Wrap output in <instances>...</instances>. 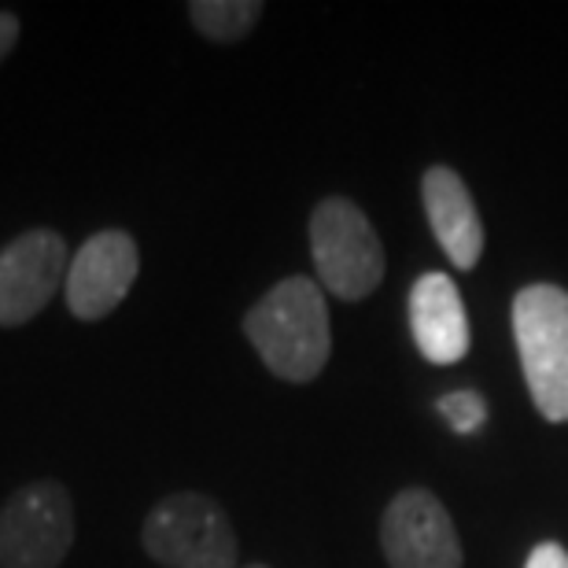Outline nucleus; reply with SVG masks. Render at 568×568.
I'll use <instances>...</instances> for the list:
<instances>
[{
  "label": "nucleus",
  "mask_w": 568,
  "mask_h": 568,
  "mask_svg": "<svg viewBox=\"0 0 568 568\" xmlns=\"http://www.w3.org/2000/svg\"><path fill=\"white\" fill-rule=\"evenodd\" d=\"M381 547L392 568H462V542L447 506L425 487H406L381 520Z\"/></svg>",
  "instance_id": "nucleus-6"
},
{
  "label": "nucleus",
  "mask_w": 568,
  "mask_h": 568,
  "mask_svg": "<svg viewBox=\"0 0 568 568\" xmlns=\"http://www.w3.org/2000/svg\"><path fill=\"white\" fill-rule=\"evenodd\" d=\"M16 44H19V19L11 11H0V63L8 60Z\"/></svg>",
  "instance_id": "nucleus-14"
},
{
  "label": "nucleus",
  "mask_w": 568,
  "mask_h": 568,
  "mask_svg": "<svg viewBox=\"0 0 568 568\" xmlns=\"http://www.w3.org/2000/svg\"><path fill=\"white\" fill-rule=\"evenodd\" d=\"M67 241L55 230H30L0 252V325L38 317L67 281Z\"/></svg>",
  "instance_id": "nucleus-8"
},
{
  "label": "nucleus",
  "mask_w": 568,
  "mask_h": 568,
  "mask_svg": "<svg viewBox=\"0 0 568 568\" xmlns=\"http://www.w3.org/2000/svg\"><path fill=\"white\" fill-rule=\"evenodd\" d=\"M247 568H266V565H247Z\"/></svg>",
  "instance_id": "nucleus-15"
},
{
  "label": "nucleus",
  "mask_w": 568,
  "mask_h": 568,
  "mask_svg": "<svg viewBox=\"0 0 568 568\" xmlns=\"http://www.w3.org/2000/svg\"><path fill=\"white\" fill-rule=\"evenodd\" d=\"M311 255L317 281L336 300H366L384 281V247L377 230L355 203L328 196L311 214Z\"/></svg>",
  "instance_id": "nucleus-4"
},
{
  "label": "nucleus",
  "mask_w": 568,
  "mask_h": 568,
  "mask_svg": "<svg viewBox=\"0 0 568 568\" xmlns=\"http://www.w3.org/2000/svg\"><path fill=\"white\" fill-rule=\"evenodd\" d=\"M148 558L166 568H236V531L225 509L200 491L159 498L144 517Z\"/></svg>",
  "instance_id": "nucleus-3"
},
{
  "label": "nucleus",
  "mask_w": 568,
  "mask_h": 568,
  "mask_svg": "<svg viewBox=\"0 0 568 568\" xmlns=\"http://www.w3.org/2000/svg\"><path fill=\"white\" fill-rule=\"evenodd\" d=\"M410 333L432 366H454L469 355V317L447 274H425L410 288Z\"/></svg>",
  "instance_id": "nucleus-9"
},
{
  "label": "nucleus",
  "mask_w": 568,
  "mask_h": 568,
  "mask_svg": "<svg viewBox=\"0 0 568 568\" xmlns=\"http://www.w3.org/2000/svg\"><path fill=\"white\" fill-rule=\"evenodd\" d=\"M244 336L263 366L288 384L322 377L333 355V328L322 284L311 277H284L244 314Z\"/></svg>",
  "instance_id": "nucleus-1"
},
{
  "label": "nucleus",
  "mask_w": 568,
  "mask_h": 568,
  "mask_svg": "<svg viewBox=\"0 0 568 568\" xmlns=\"http://www.w3.org/2000/svg\"><path fill=\"white\" fill-rule=\"evenodd\" d=\"M514 336L528 392L547 422H568V292L528 284L514 300Z\"/></svg>",
  "instance_id": "nucleus-2"
},
{
  "label": "nucleus",
  "mask_w": 568,
  "mask_h": 568,
  "mask_svg": "<svg viewBox=\"0 0 568 568\" xmlns=\"http://www.w3.org/2000/svg\"><path fill=\"white\" fill-rule=\"evenodd\" d=\"M71 547L74 506L63 484L33 480L0 509V568H60Z\"/></svg>",
  "instance_id": "nucleus-5"
},
{
  "label": "nucleus",
  "mask_w": 568,
  "mask_h": 568,
  "mask_svg": "<svg viewBox=\"0 0 568 568\" xmlns=\"http://www.w3.org/2000/svg\"><path fill=\"white\" fill-rule=\"evenodd\" d=\"M422 196L432 222V233L458 270H473L484 255V222L476 214L473 192L458 170L432 166L422 178Z\"/></svg>",
  "instance_id": "nucleus-10"
},
{
  "label": "nucleus",
  "mask_w": 568,
  "mask_h": 568,
  "mask_svg": "<svg viewBox=\"0 0 568 568\" xmlns=\"http://www.w3.org/2000/svg\"><path fill=\"white\" fill-rule=\"evenodd\" d=\"M141 270L138 241L126 230H100L78 247L67 266V306L82 322H100L126 300Z\"/></svg>",
  "instance_id": "nucleus-7"
},
{
  "label": "nucleus",
  "mask_w": 568,
  "mask_h": 568,
  "mask_svg": "<svg viewBox=\"0 0 568 568\" xmlns=\"http://www.w3.org/2000/svg\"><path fill=\"white\" fill-rule=\"evenodd\" d=\"M439 414L447 417L454 432L469 436V432H476L487 422V403L476 392H450L439 399Z\"/></svg>",
  "instance_id": "nucleus-12"
},
{
  "label": "nucleus",
  "mask_w": 568,
  "mask_h": 568,
  "mask_svg": "<svg viewBox=\"0 0 568 568\" xmlns=\"http://www.w3.org/2000/svg\"><path fill=\"white\" fill-rule=\"evenodd\" d=\"M525 568H568V550L558 547V542H539V547L528 554Z\"/></svg>",
  "instance_id": "nucleus-13"
},
{
  "label": "nucleus",
  "mask_w": 568,
  "mask_h": 568,
  "mask_svg": "<svg viewBox=\"0 0 568 568\" xmlns=\"http://www.w3.org/2000/svg\"><path fill=\"white\" fill-rule=\"evenodd\" d=\"M263 4L258 0H192L189 19L203 38L233 44L255 30Z\"/></svg>",
  "instance_id": "nucleus-11"
}]
</instances>
